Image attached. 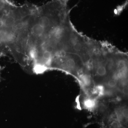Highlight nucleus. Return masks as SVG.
Segmentation results:
<instances>
[{
  "instance_id": "f257e3e1",
  "label": "nucleus",
  "mask_w": 128,
  "mask_h": 128,
  "mask_svg": "<svg viewBox=\"0 0 128 128\" xmlns=\"http://www.w3.org/2000/svg\"><path fill=\"white\" fill-rule=\"evenodd\" d=\"M82 86L85 88H89L92 84V80L91 75L87 73H84L78 76Z\"/></svg>"
},
{
  "instance_id": "f03ea898",
  "label": "nucleus",
  "mask_w": 128,
  "mask_h": 128,
  "mask_svg": "<svg viewBox=\"0 0 128 128\" xmlns=\"http://www.w3.org/2000/svg\"><path fill=\"white\" fill-rule=\"evenodd\" d=\"M97 105L98 102L96 98H87L83 102L84 108L89 111H93L96 110Z\"/></svg>"
},
{
  "instance_id": "7ed1b4c3",
  "label": "nucleus",
  "mask_w": 128,
  "mask_h": 128,
  "mask_svg": "<svg viewBox=\"0 0 128 128\" xmlns=\"http://www.w3.org/2000/svg\"><path fill=\"white\" fill-rule=\"evenodd\" d=\"M104 82V84L107 89L115 90L118 88V80L112 76L108 78Z\"/></svg>"
},
{
  "instance_id": "20e7f679",
  "label": "nucleus",
  "mask_w": 128,
  "mask_h": 128,
  "mask_svg": "<svg viewBox=\"0 0 128 128\" xmlns=\"http://www.w3.org/2000/svg\"><path fill=\"white\" fill-rule=\"evenodd\" d=\"M106 89V88L104 84L98 83L93 88L92 93L98 97H102L105 96Z\"/></svg>"
}]
</instances>
